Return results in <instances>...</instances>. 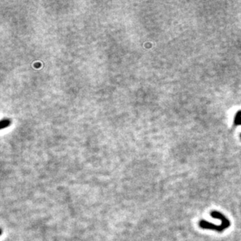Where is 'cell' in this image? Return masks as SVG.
<instances>
[{"label": "cell", "mask_w": 241, "mask_h": 241, "mask_svg": "<svg viewBox=\"0 0 241 241\" xmlns=\"http://www.w3.org/2000/svg\"><path fill=\"white\" fill-rule=\"evenodd\" d=\"M240 138H241V134H240Z\"/></svg>", "instance_id": "3957f363"}, {"label": "cell", "mask_w": 241, "mask_h": 241, "mask_svg": "<svg viewBox=\"0 0 241 241\" xmlns=\"http://www.w3.org/2000/svg\"><path fill=\"white\" fill-rule=\"evenodd\" d=\"M210 215L213 217V218L221 220V225H215L213 224V223H209V222L205 221V220H201L198 224H199V226L201 229H213V230H215L216 232L222 233L223 230L228 229L230 226L231 224L229 220L223 214H222L221 212H217V211H213V212H211Z\"/></svg>", "instance_id": "6da1fadb"}, {"label": "cell", "mask_w": 241, "mask_h": 241, "mask_svg": "<svg viewBox=\"0 0 241 241\" xmlns=\"http://www.w3.org/2000/svg\"><path fill=\"white\" fill-rule=\"evenodd\" d=\"M234 125L239 126L241 125V110L237 112L235 115V118H234Z\"/></svg>", "instance_id": "7a4b0ae2"}]
</instances>
